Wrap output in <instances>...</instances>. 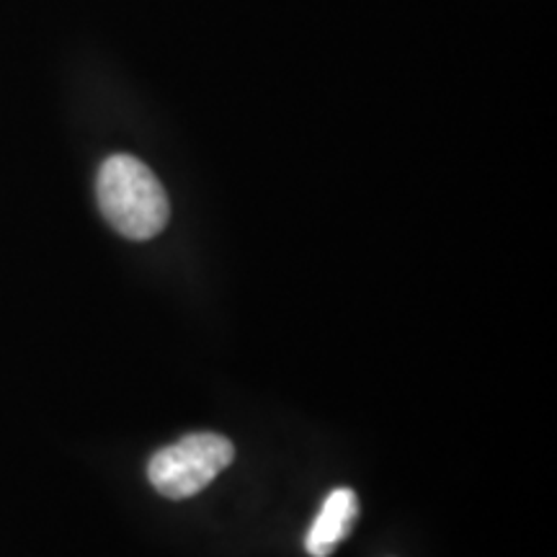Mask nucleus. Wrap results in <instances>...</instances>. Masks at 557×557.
Returning a JSON list of instances; mask_svg holds the SVG:
<instances>
[{"mask_svg": "<svg viewBox=\"0 0 557 557\" xmlns=\"http://www.w3.org/2000/svg\"><path fill=\"white\" fill-rule=\"evenodd\" d=\"M359 513V498L357 493L348 491V487H338L325 498L323 508L312 521L308 540H305V549L312 557H329L341 542L348 537L354 521Z\"/></svg>", "mask_w": 557, "mask_h": 557, "instance_id": "obj_3", "label": "nucleus"}, {"mask_svg": "<svg viewBox=\"0 0 557 557\" xmlns=\"http://www.w3.org/2000/svg\"><path fill=\"white\" fill-rule=\"evenodd\" d=\"M96 197L103 218L129 240H150L165 227L171 214L169 197L143 160L111 156L96 178Z\"/></svg>", "mask_w": 557, "mask_h": 557, "instance_id": "obj_1", "label": "nucleus"}, {"mask_svg": "<svg viewBox=\"0 0 557 557\" xmlns=\"http://www.w3.org/2000/svg\"><path fill=\"white\" fill-rule=\"evenodd\" d=\"M235 447L220 434H189L152 455L148 465L150 485L160 496L184 500L197 496L233 462Z\"/></svg>", "mask_w": 557, "mask_h": 557, "instance_id": "obj_2", "label": "nucleus"}]
</instances>
